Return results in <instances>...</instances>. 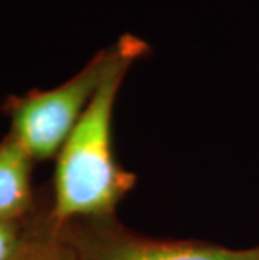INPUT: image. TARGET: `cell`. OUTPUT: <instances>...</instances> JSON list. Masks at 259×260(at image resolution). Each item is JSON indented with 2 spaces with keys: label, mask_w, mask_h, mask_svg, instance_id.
<instances>
[{
  "label": "cell",
  "mask_w": 259,
  "mask_h": 260,
  "mask_svg": "<svg viewBox=\"0 0 259 260\" xmlns=\"http://www.w3.org/2000/svg\"><path fill=\"white\" fill-rule=\"evenodd\" d=\"M29 151L10 135L0 141V222L19 223L32 207Z\"/></svg>",
  "instance_id": "4"
},
{
  "label": "cell",
  "mask_w": 259,
  "mask_h": 260,
  "mask_svg": "<svg viewBox=\"0 0 259 260\" xmlns=\"http://www.w3.org/2000/svg\"><path fill=\"white\" fill-rule=\"evenodd\" d=\"M52 232L68 245L74 260H259V247L233 250L195 242L152 240L108 225H66Z\"/></svg>",
  "instance_id": "3"
},
{
  "label": "cell",
  "mask_w": 259,
  "mask_h": 260,
  "mask_svg": "<svg viewBox=\"0 0 259 260\" xmlns=\"http://www.w3.org/2000/svg\"><path fill=\"white\" fill-rule=\"evenodd\" d=\"M123 47L121 37L103 49L69 81L52 89H32L10 96L4 111L10 118V135L20 141L34 159L59 154L93 96L100 89Z\"/></svg>",
  "instance_id": "2"
},
{
  "label": "cell",
  "mask_w": 259,
  "mask_h": 260,
  "mask_svg": "<svg viewBox=\"0 0 259 260\" xmlns=\"http://www.w3.org/2000/svg\"><path fill=\"white\" fill-rule=\"evenodd\" d=\"M25 243L27 237L20 234L17 223L0 222V260H15Z\"/></svg>",
  "instance_id": "6"
},
{
  "label": "cell",
  "mask_w": 259,
  "mask_h": 260,
  "mask_svg": "<svg viewBox=\"0 0 259 260\" xmlns=\"http://www.w3.org/2000/svg\"><path fill=\"white\" fill-rule=\"evenodd\" d=\"M15 260H74L68 245L51 230L47 239H27Z\"/></svg>",
  "instance_id": "5"
},
{
  "label": "cell",
  "mask_w": 259,
  "mask_h": 260,
  "mask_svg": "<svg viewBox=\"0 0 259 260\" xmlns=\"http://www.w3.org/2000/svg\"><path fill=\"white\" fill-rule=\"evenodd\" d=\"M121 41L117 62L57 154L52 230L79 218H106L135 186L136 176L121 168L113 154V109L126 73L148 46L131 34Z\"/></svg>",
  "instance_id": "1"
}]
</instances>
